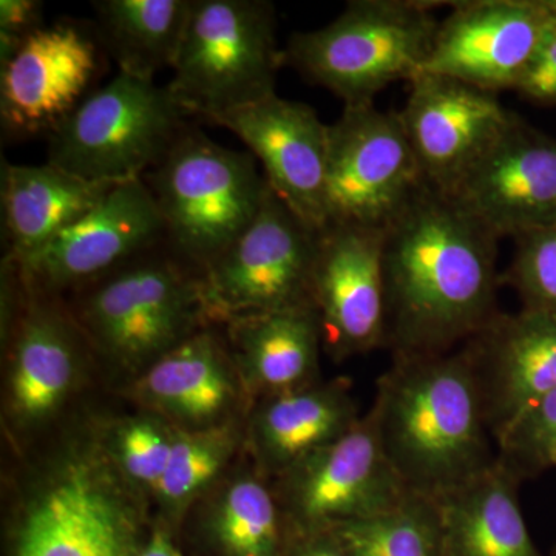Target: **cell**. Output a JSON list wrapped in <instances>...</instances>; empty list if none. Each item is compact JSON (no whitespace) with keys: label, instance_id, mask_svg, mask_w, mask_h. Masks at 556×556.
<instances>
[{"label":"cell","instance_id":"33","mask_svg":"<svg viewBox=\"0 0 556 556\" xmlns=\"http://www.w3.org/2000/svg\"><path fill=\"white\" fill-rule=\"evenodd\" d=\"M46 27L39 0L0 2V65L7 64L35 33Z\"/></svg>","mask_w":556,"mask_h":556},{"label":"cell","instance_id":"2","mask_svg":"<svg viewBox=\"0 0 556 556\" xmlns=\"http://www.w3.org/2000/svg\"><path fill=\"white\" fill-rule=\"evenodd\" d=\"M383 453L412 492L438 497L495 463L466 345L394 356L369 409Z\"/></svg>","mask_w":556,"mask_h":556},{"label":"cell","instance_id":"20","mask_svg":"<svg viewBox=\"0 0 556 556\" xmlns=\"http://www.w3.org/2000/svg\"><path fill=\"white\" fill-rule=\"evenodd\" d=\"M22 278L28 305L14 332L10 402L17 419L36 424L68 396L78 368V339L73 321L50 302V291Z\"/></svg>","mask_w":556,"mask_h":556},{"label":"cell","instance_id":"34","mask_svg":"<svg viewBox=\"0 0 556 556\" xmlns=\"http://www.w3.org/2000/svg\"><path fill=\"white\" fill-rule=\"evenodd\" d=\"M517 91L538 104L556 105V27L551 25Z\"/></svg>","mask_w":556,"mask_h":556},{"label":"cell","instance_id":"37","mask_svg":"<svg viewBox=\"0 0 556 556\" xmlns=\"http://www.w3.org/2000/svg\"><path fill=\"white\" fill-rule=\"evenodd\" d=\"M544 9H546L548 14V21H551V25L556 27V0H543Z\"/></svg>","mask_w":556,"mask_h":556},{"label":"cell","instance_id":"8","mask_svg":"<svg viewBox=\"0 0 556 556\" xmlns=\"http://www.w3.org/2000/svg\"><path fill=\"white\" fill-rule=\"evenodd\" d=\"M166 87L118 72L47 135L49 161L100 185L142 179L186 127Z\"/></svg>","mask_w":556,"mask_h":556},{"label":"cell","instance_id":"23","mask_svg":"<svg viewBox=\"0 0 556 556\" xmlns=\"http://www.w3.org/2000/svg\"><path fill=\"white\" fill-rule=\"evenodd\" d=\"M230 340L244 376L270 396L313 386L324 343L314 306L233 318Z\"/></svg>","mask_w":556,"mask_h":556},{"label":"cell","instance_id":"6","mask_svg":"<svg viewBox=\"0 0 556 556\" xmlns=\"http://www.w3.org/2000/svg\"><path fill=\"white\" fill-rule=\"evenodd\" d=\"M283 50L266 0H192L166 89L186 116L211 123L276 94Z\"/></svg>","mask_w":556,"mask_h":556},{"label":"cell","instance_id":"24","mask_svg":"<svg viewBox=\"0 0 556 556\" xmlns=\"http://www.w3.org/2000/svg\"><path fill=\"white\" fill-rule=\"evenodd\" d=\"M361 419L346 387L313 383L268 397L255 417L254 441L266 467L283 475Z\"/></svg>","mask_w":556,"mask_h":556},{"label":"cell","instance_id":"17","mask_svg":"<svg viewBox=\"0 0 556 556\" xmlns=\"http://www.w3.org/2000/svg\"><path fill=\"white\" fill-rule=\"evenodd\" d=\"M166 243L164 223L142 179L113 186L91 211L20 265L33 283L58 292L80 288Z\"/></svg>","mask_w":556,"mask_h":556},{"label":"cell","instance_id":"36","mask_svg":"<svg viewBox=\"0 0 556 556\" xmlns=\"http://www.w3.org/2000/svg\"><path fill=\"white\" fill-rule=\"evenodd\" d=\"M138 556H185V554L167 530L156 529L150 533Z\"/></svg>","mask_w":556,"mask_h":556},{"label":"cell","instance_id":"38","mask_svg":"<svg viewBox=\"0 0 556 556\" xmlns=\"http://www.w3.org/2000/svg\"><path fill=\"white\" fill-rule=\"evenodd\" d=\"M551 556H556V546L554 548V552H552V555Z\"/></svg>","mask_w":556,"mask_h":556},{"label":"cell","instance_id":"28","mask_svg":"<svg viewBox=\"0 0 556 556\" xmlns=\"http://www.w3.org/2000/svg\"><path fill=\"white\" fill-rule=\"evenodd\" d=\"M353 556H442V527L434 497L408 492L382 514L328 530Z\"/></svg>","mask_w":556,"mask_h":556},{"label":"cell","instance_id":"26","mask_svg":"<svg viewBox=\"0 0 556 556\" xmlns=\"http://www.w3.org/2000/svg\"><path fill=\"white\" fill-rule=\"evenodd\" d=\"M192 0H97L94 30L102 49L134 78L155 80L172 68Z\"/></svg>","mask_w":556,"mask_h":556},{"label":"cell","instance_id":"19","mask_svg":"<svg viewBox=\"0 0 556 556\" xmlns=\"http://www.w3.org/2000/svg\"><path fill=\"white\" fill-rule=\"evenodd\" d=\"M493 441L556 388V317L496 316L466 343Z\"/></svg>","mask_w":556,"mask_h":556},{"label":"cell","instance_id":"31","mask_svg":"<svg viewBox=\"0 0 556 556\" xmlns=\"http://www.w3.org/2000/svg\"><path fill=\"white\" fill-rule=\"evenodd\" d=\"M504 278L522 309L556 317V226L518 239Z\"/></svg>","mask_w":556,"mask_h":556},{"label":"cell","instance_id":"27","mask_svg":"<svg viewBox=\"0 0 556 556\" xmlns=\"http://www.w3.org/2000/svg\"><path fill=\"white\" fill-rule=\"evenodd\" d=\"M218 556H289L291 533L276 500L257 479L233 482L219 497L207 525Z\"/></svg>","mask_w":556,"mask_h":556},{"label":"cell","instance_id":"14","mask_svg":"<svg viewBox=\"0 0 556 556\" xmlns=\"http://www.w3.org/2000/svg\"><path fill=\"white\" fill-rule=\"evenodd\" d=\"M548 28L543 0L453 3L452 13L439 22L422 73L493 93L517 90Z\"/></svg>","mask_w":556,"mask_h":556},{"label":"cell","instance_id":"7","mask_svg":"<svg viewBox=\"0 0 556 556\" xmlns=\"http://www.w3.org/2000/svg\"><path fill=\"white\" fill-rule=\"evenodd\" d=\"M112 466L93 445L62 456L22 510L10 556H138L149 535Z\"/></svg>","mask_w":556,"mask_h":556},{"label":"cell","instance_id":"21","mask_svg":"<svg viewBox=\"0 0 556 556\" xmlns=\"http://www.w3.org/2000/svg\"><path fill=\"white\" fill-rule=\"evenodd\" d=\"M518 484L496 457L477 477L434 497L442 556H544L519 506Z\"/></svg>","mask_w":556,"mask_h":556},{"label":"cell","instance_id":"5","mask_svg":"<svg viewBox=\"0 0 556 556\" xmlns=\"http://www.w3.org/2000/svg\"><path fill=\"white\" fill-rule=\"evenodd\" d=\"M201 278L163 243L80 287L76 317L113 361L152 365L208 320Z\"/></svg>","mask_w":556,"mask_h":556},{"label":"cell","instance_id":"32","mask_svg":"<svg viewBox=\"0 0 556 556\" xmlns=\"http://www.w3.org/2000/svg\"><path fill=\"white\" fill-rule=\"evenodd\" d=\"M174 434L153 420H134L119 431L118 460L127 478L155 489L169 463Z\"/></svg>","mask_w":556,"mask_h":556},{"label":"cell","instance_id":"22","mask_svg":"<svg viewBox=\"0 0 556 556\" xmlns=\"http://www.w3.org/2000/svg\"><path fill=\"white\" fill-rule=\"evenodd\" d=\"M112 188L75 177L50 163H3L5 258L24 265L97 206Z\"/></svg>","mask_w":556,"mask_h":556},{"label":"cell","instance_id":"12","mask_svg":"<svg viewBox=\"0 0 556 556\" xmlns=\"http://www.w3.org/2000/svg\"><path fill=\"white\" fill-rule=\"evenodd\" d=\"M428 188L452 197L492 149L514 113L497 93L448 76L419 73L399 113Z\"/></svg>","mask_w":556,"mask_h":556},{"label":"cell","instance_id":"4","mask_svg":"<svg viewBox=\"0 0 556 556\" xmlns=\"http://www.w3.org/2000/svg\"><path fill=\"white\" fill-rule=\"evenodd\" d=\"M438 27L430 3L356 0L327 27L294 33L283 62L332 91L343 108L372 104L390 84L422 73Z\"/></svg>","mask_w":556,"mask_h":556},{"label":"cell","instance_id":"10","mask_svg":"<svg viewBox=\"0 0 556 556\" xmlns=\"http://www.w3.org/2000/svg\"><path fill=\"white\" fill-rule=\"evenodd\" d=\"M424 186L399 113L343 108L329 126L327 226L387 229Z\"/></svg>","mask_w":556,"mask_h":556},{"label":"cell","instance_id":"15","mask_svg":"<svg viewBox=\"0 0 556 556\" xmlns=\"http://www.w3.org/2000/svg\"><path fill=\"white\" fill-rule=\"evenodd\" d=\"M386 230L328 225L318 232L314 306L332 356L387 345Z\"/></svg>","mask_w":556,"mask_h":556},{"label":"cell","instance_id":"25","mask_svg":"<svg viewBox=\"0 0 556 556\" xmlns=\"http://www.w3.org/2000/svg\"><path fill=\"white\" fill-rule=\"evenodd\" d=\"M229 357L217 336L200 329L146 369L138 393L182 422L208 424L233 396Z\"/></svg>","mask_w":556,"mask_h":556},{"label":"cell","instance_id":"11","mask_svg":"<svg viewBox=\"0 0 556 556\" xmlns=\"http://www.w3.org/2000/svg\"><path fill=\"white\" fill-rule=\"evenodd\" d=\"M283 517L291 536L328 532L382 514L408 492L383 453L371 415L283 475Z\"/></svg>","mask_w":556,"mask_h":556},{"label":"cell","instance_id":"9","mask_svg":"<svg viewBox=\"0 0 556 556\" xmlns=\"http://www.w3.org/2000/svg\"><path fill=\"white\" fill-rule=\"evenodd\" d=\"M317 236L268 186L251 226L204 270L208 320L314 306Z\"/></svg>","mask_w":556,"mask_h":556},{"label":"cell","instance_id":"13","mask_svg":"<svg viewBox=\"0 0 556 556\" xmlns=\"http://www.w3.org/2000/svg\"><path fill=\"white\" fill-rule=\"evenodd\" d=\"M97 30L72 21L46 25L0 65V121L10 139L49 135L100 76Z\"/></svg>","mask_w":556,"mask_h":556},{"label":"cell","instance_id":"29","mask_svg":"<svg viewBox=\"0 0 556 556\" xmlns=\"http://www.w3.org/2000/svg\"><path fill=\"white\" fill-rule=\"evenodd\" d=\"M232 444L229 427L175 433L169 463L155 486L156 495L167 507H182L217 477L228 460Z\"/></svg>","mask_w":556,"mask_h":556},{"label":"cell","instance_id":"1","mask_svg":"<svg viewBox=\"0 0 556 556\" xmlns=\"http://www.w3.org/2000/svg\"><path fill=\"white\" fill-rule=\"evenodd\" d=\"M497 239L455 200L424 186L386 230L387 345L448 353L496 316Z\"/></svg>","mask_w":556,"mask_h":556},{"label":"cell","instance_id":"35","mask_svg":"<svg viewBox=\"0 0 556 556\" xmlns=\"http://www.w3.org/2000/svg\"><path fill=\"white\" fill-rule=\"evenodd\" d=\"M289 556H353L331 532L291 536Z\"/></svg>","mask_w":556,"mask_h":556},{"label":"cell","instance_id":"16","mask_svg":"<svg viewBox=\"0 0 556 556\" xmlns=\"http://www.w3.org/2000/svg\"><path fill=\"white\" fill-rule=\"evenodd\" d=\"M450 199L497 240L554 228L556 139L514 115Z\"/></svg>","mask_w":556,"mask_h":556},{"label":"cell","instance_id":"3","mask_svg":"<svg viewBox=\"0 0 556 556\" xmlns=\"http://www.w3.org/2000/svg\"><path fill=\"white\" fill-rule=\"evenodd\" d=\"M142 181L167 247L201 276L251 226L268 189L251 152L223 148L190 124Z\"/></svg>","mask_w":556,"mask_h":556},{"label":"cell","instance_id":"30","mask_svg":"<svg viewBox=\"0 0 556 556\" xmlns=\"http://www.w3.org/2000/svg\"><path fill=\"white\" fill-rule=\"evenodd\" d=\"M497 460L521 479L556 468V388L496 439Z\"/></svg>","mask_w":556,"mask_h":556},{"label":"cell","instance_id":"18","mask_svg":"<svg viewBox=\"0 0 556 556\" xmlns=\"http://www.w3.org/2000/svg\"><path fill=\"white\" fill-rule=\"evenodd\" d=\"M211 124L232 131L248 146L269 188L308 228L320 232L327 226L329 126L316 110L276 93Z\"/></svg>","mask_w":556,"mask_h":556}]
</instances>
